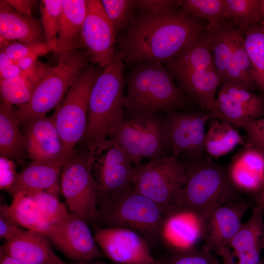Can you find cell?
I'll return each instance as SVG.
<instances>
[{"instance_id":"obj_1","label":"cell","mask_w":264,"mask_h":264,"mask_svg":"<svg viewBox=\"0 0 264 264\" xmlns=\"http://www.w3.org/2000/svg\"><path fill=\"white\" fill-rule=\"evenodd\" d=\"M206 26L185 10L140 13L118 40L124 63H165L176 56Z\"/></svg>"},{"instance_id":"obj_2","label":"cell","mask_w":264,"mask_h":264,"mask_svg":"<svg viewBox=\"0 0 264 264\" xmlns=\"http://www.w3.org/2000/svg\"><path fill=\"white\" fill-rule=\"evenodd\" d=\"M135 64L125 79L124 108L127 119L189 110L192 101L176 86L173 74L165 65L149 61Z\"/></svg>"},{"instance_id":"obj_3","label":"cell","mask_w":264,"mask_h":264,"mask_svg":"<svg viewBox=\"0 0 264 264\" xmlns=\"http://www.w3.org/2000/svg\"><path fill=\"white\" fill-rule=\"evenodd\" d=\"M124 62L116 51L92 88L87 128L81 140L90 151L106 139L110 132L125 119Z\"/></svg>"},{"instance_id":"obj_4","label":"cell","mask_w":264,"mask_h":264,"mask_svg":"<svg viewBox=\"0 0 264 264\" xmlns=\"http://www.w3.org/2000/svg\"><path fill=\"white\" fill-rule=\"evenodd\" d=\"M180 158L186 164L185 182L176 204L209 216L221 205L242 198L229 182L226 165L204 155Z\"/></svg>"},{"instance_id":"obj_5","label":"cell","mask_w":264,"mask_h":264,"mask_svg":"<svg viewBox=\"0 0 264 264\" xmlns=\"http://www.w3.org/2000/svg\"><path fill=\"white\" fill-rule=\"evenodd\" d=\"M165 211L131 184L99 202L93 224L127 228L157 238Z\"/></svg>"},{"instance_id":"obj_6","label":"cell","mask_w":264,"mask_h":264,"mask_svg":"<svg viewBox=\"0 0 264 264\" xmlns=\"http://www.w3.org/2000/svg\"><path fill=\"white\" fill-rule=\"evenodd\" d=\"M57 65L49 71L34 89L29 102L17 111L22 125L46 116L63 100L71 85L90 62L86 50L77 49L59 56Z\"/></svg>"},{"instance_id":"obj_7","label":"cell","mask_w":264,"mask_h":264,"mask_svg":"<svg viewBox=\"0 0 264 264\" xmlns=\"http://www.w3.org/2000/svg\"><path fill=\"white\" fill-rule=\"evenodd\" d=\"M102 70L98 66L85 68L51 116L62 142L65 161L85 135L90 93Z\"/></svg>"},{"instance_id":"obj_8","label":"cell","mask_w":264,"mask_h":264,"mask_svg":"<svg viewBox=\"0 0 264 264\" xmlns=\"http://www.w3.org/2000/svg\"><path fill=\"white\" fill-rule=\"evenodd\" d=\"M108 137L125 151L134 166L142 164L143 158L151 161L169 155L165 118L160 113L125 119Z\"/></svg>"},{"instance_id":"obj_9","label":"cell","mask_w":264,"mask_h":264,"mask_svg":"<svg viewBox=\"0 0 264 264\" xmlns=\"http://www.w3.org/2000/svg\"><path fill=\"white\" fill-rule=\"evenodd\" d=\"M91 154L84 146L75 148L66 160L60 176V192L70 211L94 224L100 194L92 172Z\"/></svg>"},{"instance_id":"obj_10","label":"cell","mask_w":264,"mask_h":264,"mask_svg":"<svg viewBox=\"0 0 264 264\" xmlns=\"http://www.w3.org/2000/svg\"><path fill=\"white\" fill-rule=\"evenodd\" d=\"M186 164L172 155L134 166L131 183L134 189L163 209L175 205L185 182Z\"/></svg>"},{"instance_id":"obj_11","label":"cell","mask_w":264,"mask_h":264,"mask_svg":"<svg viewBox=\"0 0 264 264\" xmlns=\"http://www.w3.org/2000/svg\"><path fill=\"white\" fill-rule=\"evenodd\" d=\"M90 152L92 174L99 190V202L132 184L133 162L116 142L107 138Z\"/></svg>"},{"instance_id":"obj_12","label":"cell","mask_w":264,"mask_h":264,"mask_svg":"<svg viewBox=\"0 0 264 264\" xmlns=\"http://www.w3.org/2000/svg\"><path fill=\"white\" fill-rule=\"evenodd\" d=\"M165 126L169 152L182 157L204 156L207 122L214 118L202 110L166 113Z\"/></svg>"},{"instance_id":"obj_13","label":"cell","mask_w":264,"mask_h":264,"mask_svg":"<svg viewBox=\"0 0 264 264\" xmlns=\"http://www.w3.org/2000/svg\"><path fill=\"white\" fill-rule=\"evenodd\" d=\"M208 216L175 204L166 210L157 238L175 254L193 250L203 241Z\"/></svg>"},{"instance_id":"obj_14","label":"cell","mask_w":264,"mask_h":264,"mask_svg":"<svg viewBox=\"0 0 264 264\" xmlns=\"http://www.w3.org/2000/svg\"><path fill=\"white\" fill-rule=\"evenodd\" d=\"M94 238L105 257L117 264H158L148 242L138 232L93 225Z\"/></svg>"},{"instance_id":"obj_15","label":"cell","mask_w":264,"mask_h":264,"mask_svg":"<svg viewBox=\"0 0 264 264\" xmlns=\"http://www.w3.org/2000/svg\"><path fill=\"white\" fill-rule=\"evenodd\" d=\"M47 238L72 262H91L105 257L95 242L88 223L70 211L67 220L54 227Z\"/></svg>"},{"instance_id":"obj_16","label":"cell","mask_w":264,"mask_h":264,"mask_svg":"<svg viewBox=\"0 0 264 264\" xmlns=\"http://www.w3.org/2000/svg\"><path fill=\"white\" fill-rule=\"evenodd\" d=\"M82 42L90 62L104 68L113 59L116 34L101 0H87Z\"/></svg>"},{"instance_id":"obj_17","label":"cell","mask_w":264,"mask_h":264,"mask_svg":"<svg viewBox=\"0 0 264 264\" xmlns=\"http://www.w3.org/2000/svg\"><path fill=\"white\" fill-rule=\"evenodd\" d=\"M252 205L242 198L225 203L208 216L203 242L205 248L219 256L228 247Z\"/></svg>"},{"instance_id":"obj_18","label":"cell","mask_w":264,"mask_h":264,"mask_svg":"<svg viewBox=\"0 0 264 264\" xmlns=\"http://www.w3.org/2000/svg\"><path fill=\"white\" fill-rule=\"evenodd\" d=\"M226 165L228 178L235 191L255 197L264 187V154L246 141Z\"/></svg>"},{"instance_id":"obj_19","label":"cell","mask_w":264,"mask_h":264,"mask_svg":"<svg viewBox=\"0 0 264 264\" xmlns=\"http://www.w3.org/2000/svg\"><path fill=\"white\" fill-rule=\"evenodd\" d=\"M228 248L229 264H262L264 249V210L258 203L252 207L249 219L242 223Z\"/></svg>"},{"instance_id":"obj_20","label":"cell","mask_w":264,"mask_h":264,"mask_svg":"<svg viewBox=\"0 0 264 264\" xmlns=\"http://www.w3.org/2000/svg\"><path fill=\"white\" fill-rule=\"evenodd\" d=\"M0 253L22 264H68L55 254L46 236L28 229L21 228L5 241Z\"/></svg>"},{"instance_id":"obj_21","label":"cell","mask_w":264,"mask_h":264,"mask_svg":"<svg viewBox=\"0 0 264 264\" xmlns=\"http://www.w3.org/2000/svg\"><path fill=\"white\" fill-rule=\"evenodd\" d=\"M24 126V137L32 161L65 162L62 142L51 116L35 119Z\"/></svg>"},{"instance_id":"obj_22","label":"cell","mask_w":264,"mask_h":264,"mask_svg":"<svg viewBox=\"0 0 264 264\" xmlns=\"http://www.w3.org/2000/svg\"><path fill=\"white\" fill-rule=\"evenodd\" d=\"M64 163L62 161H32L18 172L6 191L12 196L21 191L47 192L58 196L59 179Z\"/></svg>"},{"instance_id":"obj_23","label":"cell","mask_w":264,"mask_h":264,"mask_svg":"<svg viewBox=\"0 0 264 264\" xmlns=\"http://www.w3.org/2000/svg\"><path fill=\"white\" fill-rule=\"evenodd\" d=\"M41 21L20 14L6 0H0V49L10 41L24 44L44 42Z\"/></svg>"},{"instance_id":"obj_24","label":"cell","mask_w":264,"mask_h":264,"mask_svg":"<svg viewBox=\"0 0 264 264\" xmlns=\"http://www.w3.org/2000/svg\"><path fill=\"white\" fill-rule=\"evenodd\" d=\"M180 89L202 110L208 112L214 104L221 84L216 68L189 70L173 74Z\"/></svg>"},{"instance_id":"obj_25","label":"cell","mask_w":264,"mask_h":264,"mask_svg":"<svg viewBox=\"0 0 264 264\" xmlns=\"http://www.w3.org/2000/svg\"><path fill=\"white\" fill-rule=\"evenodd\" d=\"M87 9V0H63L58 36L59 57L81 48Z\"/></svg>"},{"instance_id":"obj_26","label":"cell","mask_w":264,"mask_h":264,"mask_svg":"<svg viewBox=\"0 0 264 264\" xmlns=\"http://www.w3.org/2000/svg\"><path fill=\"white\" fill-rule=\"evenodd\" d=\"M22 123L13 105L1 101L0 105V157L22 163L28 155L24 135L20 131Z\"/></svg>"},{"instance_id":"obj_27","label":"cell","mask_w":264,"mask_h":264,"mask_svg":"<svg viewBox=\"0 0 264 264\" xmlns=\"http://www.w3.org/2000/svg\"><path fill=\"white\" fill-rule=\"evenodd\" d=\"M165 64L173 74L189 70L215 68L210 41L205 30Z\"/></svg>"},{"instance_id":"obj_28","label":"cell","mask_w":264,"mask_h":264,"mask_svg":"<svg viewBox=\"0 0 264 264\" xmlns=\"http://www.w3.org/2000/svg\"><path fill=\"white\" fill-rule=\"evenodd\" d=\"M205 33L210 41L214 66L221 84L235 47L243 34L229 23L216 27L206 25Z\"/></svg>"},{"instance_id":"obj_29","label":"cell","mask_w":264,"mask_h":264,"mask_svg":"<svg viewBox=\"0 0 264 264\" xmlns=\"http://www.w3.org/2000/svg\"><path fill=\"white\" fill-rule=\"evenodd\" d=\"M10 214L20 226L39 232L47 238L53 226L43 215L30 192L21 191L13 196Z\"/></svg>"},{"instance_id":"obj_30","label":"cell","mask_w":264,"mask_h":264,"mask_svg":"<svg viewBox=\"0 0 264 264\" xmlns=\"http://www.w3.org/2000/svg\"><path fill=\"white\" fill-rule=\"evenodd\" d=\"M246 142L236 128L226 121L214 118L205 134L204 150L210 157L218 158Z\"/></svg>"},{"instance_id":"obj_31","label":"cell","mask_w":264,"mask_h":264,"mask_svg":"<svg viewBox=\"0 0 264 264\" xmlns=\"http://www.w3.org/2000/svg\"><path fill=\"white\" fill-rule=\"evenodd\" d=\"M214 118L226 121L235 128L260 119L255 113L220 89L216 100L207 112Z\"/></svg>"},{"instance_id":"obj_32","label":"cell","mask_w":264,"mask_h":264,"mask_svg":"<svg viewBox=\"0 0 264 264\" xmlns=\"http://www.w3.org/2000/svg\"><path fill=\"white\" fill-rule=\"evenodd\" d=\"M224 83L249 90L255 84L251 63L245 46L244 36L239 40L234 50L221 82L222 84Z\"/></svg>"},{"instance_id":"obj_33","label":"cell","mask_w":264,"mask_h":264,"mask_svg":"<svg viewBox=\"0 0 264 264\" xmlns=\"http://www.w3.org/2000/svg\"><path fill=\"white\" fill-rule=\"evenodd\" d=\"M177 1L179 7L192 16L207 21V25L209 27H216L229 23L226 0H178Z\"/></svg>"},{"instance_id":"obj_34","label":"cell","mask_w":264,"mask_h":264,"mask_svg":"<svg viewBox=\"0 0 264 264\" xmlns=\"http://www.w3.org/2000/svg\"><path fill=\"white\" fill-rule=\"evenodd\" d=\"M243 34L255 84L264 91V31L258 24L247 28Z\"/></svg>"},{"instance_id":"obj_35","label":"cell","mask_w":264,"mask_h":264,"mask_svg":"<svg viewBox=\"0 0 264 264\" xmlns=\"http://www.w3.org/2000/svg\"><path fill=\"white\" fill-rule=\"evenodd\" d=\"M229 22L242 33L263 20L260 0H226Z\"/></svg>"},{"instance_id":"obj_36","label":"cell","mask_w":264,"mask_h":264,"mask_svg":"<svg viewBox=\"0 0 264 264\" xmlns=\"http://www.w3.org/2000/svg\"><path fill=\"white\" fill-rule=\"evenodd\" d=\"M101 2L116 35L126 30L134 22L136 0H102Z\"/></svg>"},{"instance_id":"obj_37","label":"cell","mask_w":264,"mask_h":264,"mask_svg":"<svg viewBox=\"0 0 264 264\" xmlns=\"http://www.w3.org/2000/svg\"><path fill=\"white\" fill-rule=\"evenodd\" d=\"M62 4L63 0H43L40 5L41 22L45 42L56 53Z\"/></svg>"},{"instance_id":"obj_38","label":"cell","mask_w":264,"mask_h":264,"mask_svg":"<svg viewBox=\"0 0 264 264\" xmlns=\"http://www.w3.org/2000/svg\"><path fill=\"white\" fill-rule=\"evenodd\" d=\"M35 88L22 73L15 77L0 80L1 101L19 106L27 103Z\"/></svg>"},{"instance_id":"obj_39","label":"cell","mask_w":264,"mask_h":264,"mask_svg":"<svg viewBox=\"0 0 264 264\" xmlns=\"http://www.w3.org/2000/svg\"><path fill=\"white\" fill-rule=\"evenodd\" d=\"M39 209L54 227L65 222L69 217L66 205L58 196L47 192H30Z\"/></svg>"},{"instance_id":"obj_40","label":"cell","mask_w":264,"mask_h":264,"mask_svg":"<svg viewBox=\"0 0 264 264\" xmlns=\"http://www.w3.org/2000/svg\"><path fill=\"white\" fill-rule=\"evenodd\" d=\"M221 89L242 104L261 118L264 117V96L257 95L246 88L224 83Z\"/></svg>"},{"instance_id":"obj_41","label":"cell","mask_w":264,"mask_h":264,"mask_svg":"<svg viewBox=\"0 0 264 264\" xmlns=\"http://www.w3.org/2000/svg\"><path fill=\"white\" fill-rule=\"evenodd\" d=\"M0 49L4 51L14 62L28 57L38 58L52 51L46 42L24 44L13 41Z\"/></svg>"},{"instance_id":"obj_42","label":"cell","mask_w":264,"mask_h":264,"mask_svg":"<svg viewBox=\"0 0 264 264\" xmlns=\"http://www.w3.org/2000/svg\"><path fill=\"white\" fill-rule=\"evenodd\" d=\"M136 1L137 9L140 13H164L177 10L179 7L177 0H136Z\"/></svg>"},{"instance_id":"obj_43","label":"cell","mask_w":264,"mask_h":264,"mask_svg":"<svg viewBox=\"0 0 264 264\" xmlns=\"http://www.w3.org/2000/svg\"><path fill=\"white\" fill-rule=\"evenodd\" d=\"M242 129L247 134L246 141L264 154V117L247 124Z\"/></svg>"},{"instance_id":"obj_44","label":"cell","mask_w":264,"mask_h":264,"mask_svg":"<svg viewBox=\"0 0 264 264\" xmlns=\"http://www.w3.org/2000/svg\"><path fill=\"white\" fill-rule=\"evenodd\" d=\"M21 228L11 217L9 206L2 203L0 207V238L5 241L15 235Z\"/></svg>"},{"instance_id":"obj_45","label":"cell","mask_w":264,"mask_h":264,"mask_svg":"<svg viewBox=\"0 0 264 264\" xmlns=\"http://www.w3.org/2000/svg\"><path fill=\"white\" fill-rule=\"evenodd\" d=\"M0 187L6 191L15 181L18 173L13 161L0 157Z\"/></svg>"},{"instance_id":"obj_46","label":"cell","mask_w":264,"mask_h":264,"mask_svg":"<svg viewBox=\"0 0 264 264\" xmlns=\"http://www.w3.org/2000/svg\"><path fill=\"white\" fill-rule=\"evenodd\" d=\"M17 12L23 15L32 16V10L38 3L35 0H6Z\"/></svg>"},{"instance_id":"obj_47","label":"cell","mask_w":264,"mask_h":264,"mask_svg":"<svg viewBox=\"0 0 264 264\" xmlns=\"http://www.w3.org/2000/svg\"><path fill=\"white\" fill-rule=\"evenodd\" d=\"M22 73V71L18 65L14 62L0 71V80L12 78L18 76Z\"/></svg>"},{"instance_id":"obj_48","label":"cell","mask_w":264,"mask_h":264,"mask_svg":"<svg viewBox=\"0 0 264 264\" xmlns=\"http://www.w3.org/2000/svg\"><path fill=\"white\" fill-rule=\"evenodd\" d=\"M38 58L33 57H28L22 58L15 62L19 66L22 72L27 71L31 69L38 62Z\"/></svg>"},{"instance_id":"obj_49","label":"cell","mask_w":264,"mask_h":264,"mask_svg":"<svg viewBox=\"0 0 264 264\" xmlns=\"http://www.w3.org/2000/svg\"><path fill=\"white\" fill-rule=\"evenodd\" d=\"M14 63L8 55L2 50L0 52V71Z\"/></svg>"},{"instance_id":"obj_50","label":"cell","mask_w":264,"mask_h":264,"mask_svg":"<svg viewBox=\"0 0 264 264\" xmlns=\"http://www.w3.org/2000/svg\"><path fill=\"white\" fill-rule=\"evenodd\" d=\"M0 264H22L18 260L0 253Z\"/></svg>"},{"instance_id":"obj_51","label":"cell","mask_w":264,"mask_h":264,"mask_svg":"<svg viewBox=\"0 0 264 264\" xmlns=\"http://www.w3.org/2000/svg\"><path fill=\"white\" fill-rule=\"evenodd\" d=\"M254 199L255 203L260 205L264 210V187L255 197Z\"/></svg>"},{"instance_id":"obj_52","label":"cell","mask_w":264,"mask_h":264,"mask_svg":"<svg viewBox=\"0 0 264 264\" xmlns=\"http://www.w3.org/2000/svg\"><path fill=\"white\" fill-rule=\"evenodd\" d=\"M68 264H117L113 262H110V263L106 262L100 260H95L91 262H72L68 263Z\"/></svg>"},{"instance_id":"obj_53","label":"cell","mask_w":264,"mask_h":264,"mask_svg":"<svg viewBox=\"0 0 264 264\" xmlns=\"http://www.w3.org/2000/svg\"><path fill=\"white\" fill-rule=\"evenodd\" d=\"M260 12L262 20H264V0H260Z\"/></svg>"},{"instance_id":"obj_54","label":"cell","mask_w":264,"mask_h":264,"mask_svg":"<svg viewBox=\"0 0 264 264\" xmlns=\"http://www.w3.org/2000/svg\"><path fill=\"white\" fill-rule=\"evenodd\" d=\"M263 28V30L264 31V26H262Z\"/></svg>"}]
</instances>
